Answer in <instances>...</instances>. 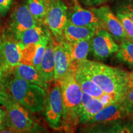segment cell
<instances>
[{
  "mask_svg": "<svg viewBox=\"0 0 133 133\" xmlns=\"http://www.w3.org/2000/svg\"><path fill=\"white\" fill-rule=\"evenodd\" d=\"M78 66L116 102L123 101L130 88L129 73L123 70L88 59Z\"/></svg>",
  "mask_w": 133,
  "mask_h": 133,
  "instance_id": "1",
  "label": "cell"
},
{
  "mask_svg": "<svg viewBox=\"0 0 133 133\" xmlns=\"http://www.w3.org/2000/svg\"><path fill=\"white\" fill-rule=\"evenodd\" d=\"M75 70L71 68L59 81L64 107L62 129L66 132H73L79 124V109L83 92L75 79Z\"/></svg>",
  "mask_w": 133,
  "mask_h": 133,
  "instance_id": "2",
  "label": "cell"
},
{
  "mask_svg": "<svg viewBox=\"0 0 133 133\" xmlns=\"http://www.w3.org/2000/svg\"><path fill=\"white\" fill-rule=\"evenodd\" d=\"M7 88L13 99L32 114L44 111L47 96L45 89L16 76L8 81Z\"/></svg>",
  "mask_w": 133,
  "mask_h": 133,
  "instance_id": "3",
  "label": "cell"
},
{
  "mask_svg": "<svg viewBox=\"0 0 133 133\" xmlns=\"http://www.w3.org/2000/svg\"><path fill=\"white\" fill-rule=\"evenodd\" d=\"M6 115V125L14 132H39L44 129L34 119L30 111L17 102L9 94L3 104Z\"/></svg>",
  "mask_w": 133,
  "mask_h": 133,
  "instance_id": "4",
  "label": "cell"
},
{
  "mask_svg": "<svg viewBox=\"0 0 133 133\" xmlns=\"http://www.w3.org/2000/svg\"><path fill=\"white\" fill-rule=\"evenodd\" d=\"M22 49V46L14 34L4 31L0 37V65L8 74L11 75L21 64Z\"/></svg>",
  "mask_w": 133,
  "mask_h": 133,
  "instance_id": "5",
  "label": "cell"
},
{
  "mask_svg": "<svg viewBox=\"0 0 133 133\" xmlns=\"http://www.w3.org/2000/svg\"><path fill=\"white\" fill-rule=\"evenodd\" d=\"M68 22V6L62 0H49L44 25L47 26L55 41L64 39V33Z\"/></svg>",
  "mask_w": 133,
  "mask_h": 133,
  "instance_id": "6",
  "label": "cell"
},
{
  "mask_svg": "<svg viewBox=\"0 0 133 133\" xmlns=\"http://www.w3.org/2000/svg\"><path fill=\"white\" fill-rule=\"evenodd\" d=\"M44 112L46 122L51 128L62 129L64 107L61 85L58 81H55L54 84L49 89L48 88Z\"/></svg>",
  "mask_w": 133,
  "mask_h": 133,
  "instance_id": "7",
  "label": "cell"
},
{
  "mask_svg": "<svg viewBox=\"0 0 133 133\" xmlns=\"http://www.w3.org/2000/svg\"><path fill=\"white\" fill-rule=\"evenodd\" d=\"M119 45L113 38L112 35L105 29L97 30L91 38V51L97 60H105L118 51Z\"/></svg>",
  "mask_w": 133,
  "mask_h": 133,
  "instance_id": "8",
  "label": "cell"
},
{
  "mask_svg": "<svg viewBox=\"0 0 133 133\" xmlns=\"http://www.w3.org/2000/svg\"><path fill=\"white\" fill-rule=\"evenodd\" d=\"M91 10L99 18L102 29L109 31L116 41L121 42L127 39V35L121 22L109 6L92 8Z\"/></svg>",
  "mask_w": 133,
  "mask_h": 133,
  "instance_id": "9",
  "label": "cell"
},
{
  "mask_svg": "<svg viewBox=\"0 0 133 133\" xmlns=\"http://www.w3.org/2000/svg\"><path fill=\"white\" fill-rule=\"evenodd\" d=\"M40 25L30 12L26 4H20L16 6L11 13L9 21L8 31L14 34L19 35L26 30Z\"/></svg>",
  "mask_w": 133,
  "mask_h": 133,
  "instance_id": "10",
  "label": "cell"
},
{
  "mask_svg": "<svg viewBox=\"0 0 133 133\" xmlns=\"http://www.w3.org/2000/svg\"><path fill=\"white\" fill-rule=\"evenodd\" d=\"M54 51V81L59 82L69 73L72 66L69 43L65 39L60 41H55Z\"/></svg>",
  "mask_w": 133,
  "mask_h": 133,
  "instance_id": "11",
  "label": "cell"
},
{
  "mask_svg": "<svg viewBox=\"0 0 133 133\" xmlns=\"http://www.w3.org/2000/svg\"><path fill=\"white\" fill-rule=\"evenodd\" d=\"M70 3L68 8V22L78 26L102 28L99 18L91 10L83 8L78 0H70Z\"/></svg>",
  "mask_w": 133,
  "mask_h": 133,
  "instance_id": "12",
  "label": "cell"
},
{
  "mask_svg": "<svg viewBox=\"0 0 133 133\" xmlns=\"http://www.w3.org/2000/svg\"><path fill=\"white\" fill-rule=\"evenodd\" d=\"M75 79L80 86L83 92L92 97L99 99L105 106L118 103L112 96L106 94L99 86L78 66L75 70Z\"/></svg>",
  "mask_w": 133,
  "mask_h": 133,
  "instance_id": "13",
  "label": "cell"
},
{
  "mask_svg": "<svg viewBox=\"0 0 133 133\" xmlns=\"http://www.w3.org/2000/svg\"><path fill=\"white\" fill-rule=\"evenodd\" d=\"M129 117L121 102H118L105 106L97 113L87 125L103 124L125 119Z\"/></svg>",
  "mask_w": 133,
  "mask_h": 133,
  "instance_id": "14",
  "label": "cell"
},
{
  "mask_svg": "<svg viewBox=\"0 0 133 133\" xmlns=\"http://www.w3.org/2000/svg\"><path fill=\"white\" fill-rule=\"evenodd\" d=\"M104 107L105 105L99 99L83 92L79 109V124H87Z\"/></svg>",
  "mask_w": 133,
  "mask_h": 133,
  "instance_id": "15",
  "label": "cell"
},
{
  "mask_svg": "<svg viewBox=\"0 0 133 133\" xmlns=\"http://www.w3.org/2000/svg\"><path fill=\"white\" fill-rule=\"evenodd\" d=\"M54 38L51 36L43 56L39 70L48 83L54 80Z\"/></svg>",
  "mask_w": 133,
  "mask_h": 133,
  "instance_id": "16",
  "label": "cell"
},
{
  "mask_svg": "<svg viewBox=\"0 0 133 133\" xmlns=\"http://www.w3.org/2000/svg\"><path fill=\"white\" fill-rule=\"evenodd\" d=\"M12 72L17 77L21 78L29 83L37 84L46 91L48 89V83L34 66L21 63L15 68Z\"/></svg>",
  "mask_w": 133,
  "mask_h": 133,
  "instance_id": "17",
  "label": "cell"
},
{
  "mask_svg": "<svg viewBox=\"0 0 133 133\" xmlns=\"http://www.w3.org/2000/svg\"><path fill=\"white\" fill-rule=\"evenodd\" d=\"M97 30L96 28L91 26L75 25L68 22L64 30V39L69 43L91 39Z\"/></svg>",
  "mask_w": 133,
  "mask_h": 133,
  "instance_id": "18",
  "label": "cell"
},
{
  "mask_svg": "<svg viewBox=\"0 0 133 133\" xmlns=\"http://www.w3.org/2000/svg\"><path fill=\"white\" fill-rule=\"evenodd\" d=\"M69 44L72 61L71 68L76 69L79 64L87 59L88 54L91 51V39H83Z\"/></svg>",
  "mask_w": 133,
  "mask_h": 133,
  "instance_id": "19",
  "label": "cell"
},
{
  "mask_svg": "<svg viewBox=\"0 0 133 133\" xmlns=\"http://www.w3.org/2000/svg\"><path fill=\"white\" fill-rule=\"evenodd\" d=\"M49 33L50 31L46 25H37L20 33L16 38L24 48L30 44L39 42Z\"/></svg>",
  "mask_w": 133,
  "mask_h": 133,
  "instance_id": "20",
  "label": "cell"
},
{
  "mask_svg": "<svg viewBox=\"0 0 133 133\" xmlns=\"http://www.w3.org/2000/svg\"><path fill=\"white\" fill-rule=\"evenodd\" d=\"M123 119L103 124L89 125L91 132H132L133 121H123Z\"/></svg>",
  "mask_w": 133,
  "mask_h": 133,
  "instance_id": "21",
  "label": "cell"
},
{
  "mask_svg": "<svg viewBox=\"0 0 133 133\" xmlns=\"http://www.w3.org/2000/svg\"><path fill=\"white\" fill-rule=\"evenodd\" d=\"M26 4L38 24L40 25H44L49 0H27Z\"/></svg>",
  "mask_w": 133,
  "mask_h": 133,
  "instance_id": "22",
  "label": "cell"
},
{
  "mask_svg": "<svg viewBox=\"0 0 133 133\" xmlns=\"http://www.w3.org/2000/svg\"><path fill=\"white\" fill-rule=\"evenodd\" d=\"M120 43L118 51L116 52V58L119 62L132 66L133 42L127 38Z\"/></svg>",
  "mask_w": 133,
  "mask_h": 133,
  "instance_id": "23",
  "label": "cell"
},
{
  "mask_svg": "<svg viewBox=\"0 0 133 133\" xmlns=\"http://www.w3.org/2000/svg\"><path fill=\"white\" fill-rule=\"evenodd\" d=\"M116 16L121 22L128 39L133 42V21L129 17L120 12H116Z\"/></svg>",
  "mask_w": 133,
  "mask_h": 133,
  "instance_id": "24",
  "label": "cell"
},
{
  "mask_svg": "<svg viewBox=\"0 0 133 133\" xmlns=\"http://www.w3.org/2000/svg\"><path fill=\"white\" fill-rule=\"evenodd\" d=\"M116 9V12L123 13L133 21V0H118Z\"/></svg>",
  "mask_w": 133,
  "mask_h": 133,
  "instance_id": "25",
  "label": "cell"
},
{
  "mask_svg": "<svg viewBox=\"0 0 133 133\" xmlns=\"http://www.w3.org/2000/svg\"><path fill=\"white\" fill-rule=\"evenodd\" d=\"M121 102L129 116H133V86L129 88Z\"/></svg>",
  "mask_w": 133,
  "mask_h": 133,
  "instance_id": "26",
  "label": "cell"
},
{
  "mask_svg": "<svg viewBox=\"0 0 133 133\" xmlns=\"http://www.w3.org/2000/svg\"><path fill=\"white\" fill-rule=\"evenodd\" d=\"M13 3V0H0V15L4 16L7 14Z\"/></svg>",
  "mask_w": 133,
  "mask_h": 133,
  "instance_id": "27",
  "label": "cell"
},
{
  "mask_svg": "<svg viewBox=\"0 0 133 133\" xmlns=\"http://www.w3.org/2000/svg\"><path fill=\"white\" fill-rule=\"evenodd\" d=\"M9 96V92L8 90L7 83L0 86V105L4 104Z\"/></svg>",
  "mask_w": 133,
  "mask_h": 133,
  "instance_id": "28",
  "label": "cell"
},
{
  "mask_svg": "<svg viewBox=\"0 0 133 133\" xmlns=\"http://www.w3.org/2000/svg\"><path fill=\"white\" fill-rule=\"evenodd\" d=\"M6 112L4 110L0 109V131L6 128Z\"/></svg>",
  "mask_w": 133,
  "mask_h": 133,
  "instance_id": "29",
  "label": "cell"
},
{
  "mask_svg": "<svg viewBox=\"0 0 133 133\" xmlns=\"http://www.w3.org/2000/svg\"><path fill=\"white\" fill-rule=\"evenodd\" d=\"M10 75L8 74L0 65V86L6 84L8 81V76Z\"/></svg>",
  "mask_w": 133,
  "mask_h": 133,
  "instance_id": "30",
  "label": "cell"
},
{
  "mask_svg": "<svg viewBox=\"0 0 133 133\" xmlns=\"http://www.w3.org/2000/svg\"><path fill=\"white\" fill-rule=\"evenodd\" d=\"M107 0H86V3L90 6H97L105 3Z\"/></svg>",
  "mask_w": 133,
  "mask_h": 133,
  "instance_id": "31",
  "label": "cell"
},
{
  "mask_svg": "<svg viewBox=\"0 0 133 133\" xmlns=\"http://www.w3.org/2000/svg\"><path fill=\"white\" fill-rule=\"evenodd\" d=\"M129 86H133V71L131 73H129Z\"/></svg>",
  "mask_w": 133,
  "mask_h": 133,
  "instance_id": "32",
  "label": "cell"
},
{
  "mask_svg": "<svg viewBox=\"0 0 133 133\" xmlns=\"http://www.w3.org/2000/svg\"><path fill=\"white\" fill-rule=\"evenodd\" d=\"M84 1H85V2H86V0H84Z\"/></svg>",
  "mask_w": 133,
  "mask_h": 133,
  "instance_id": "33",
  "label": "cell"
}]
</instances>
